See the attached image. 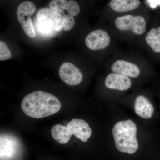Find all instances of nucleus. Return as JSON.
<instances>
[{
    "label": "nucleus",
    "mask_w": 160,
    "mask_h": 160,
    "mask_svg": "<svg viewBox=\"0 0 160 160\" xmlns=\"http://www.w3.org/2000/svg\"><path fill=\"white\" fill-rule=\"evenodd\" d=\"M61 102L53 95L42 91L33 92L23 98L21 107L30 117L41 118L57 113L61 109Z\"/></svg>",
    "instance_id": "f257e3e1"
},
{
    "label": "nucleus",
    "mask_w": 160,
    "mask_h": 160,
    "mask_svg": "<svg viewBox=\"0 0 160 160\" xmlns=\"http://www.w3.org/2000/svg\"><path fill=\"white\" fill-rule=\"evenodd\" d=\"M33 25L36 34L50 39L63 29V16L51 8H43L37 13Z\"/></svg>",
    "instance_id": "f03ea898"
},
{
    "label": "nucleus",
    "mask_w": 160,
    "mask_h": 160,
    "mask_svg": "<svg viewBox=\"0 0 160 160\" xmlns=\"http://www.w3.org/2000/svg\"><path fill=\"white\" fill-rule=\"evenodd\" d=\"M137 127L131 120L118 122L112 129L115 144L118 150L129 154L134 153L138 149L137 138Z\"/></svg>",
    "instance_id": "7ed1b4c3"
},
{
    "label": "nucleus",
    "mask_w": 160,
    "mask_h": 160,
    "mask_svg": "<svg viewBox=\"0 0 160 160\" xmlns=\"http://www.w3.org/2000/svg\"><path fill=\"white\" fill-rule=\"evenodd\" d=\"M52 138L58 142L65 144L70 140L72 135L85 142L91 137L92 129L88 123L80 119H73L67 126L57 124L51 129Z\"/></svg>",
    "instance_id": "20e7f679"
},
{
    "label": "nucleus",
    "mask_w": 160,
    "mask_h": 160,
    "mask_svg": "<svg viewBox=\"0 0 160 160\" xmlns=\"http://www.w3.org/2000/svg\"><path fill=\"white\" fill-rule=\"evenodd\" d=\"M36 10L34 3L26 1L20 4L17 9L16 15L18 21L21 24L23 31L29 37L34 38L36 36L34 25L31 18Z\"/></svg>",
    "instance_id": "39448f33"
},
{
    "label": "nucleus",
    "mask_w": 160,
    "mask_h": 160,
    "mask_svg": "<svg viewBox=\"0 0 160 160\" xmlns=\"http://www.w3.org/2000/svg\"><path fill=\"white\" fill-rule=\"evenodd\" d=\"M115 26L121 31H131L134 34L141 35L147 29L146 22L141 16L126 15L118 18L115 21Z\"/></svg>",
    "instance_id": "423d86ee"
},
{
    "label": "nucleus",
    "mask_w": 160,
    "mask_h": 160,
    "mask_svg": "<svg viewBox=\"0 0 160 160\" xmlns=\"http://www.w3.org/2000/svg\"><path fill=\"white\" fill-rule=\"evenodd\" d=\"M111 42L109 35L103 29H97L91 32L85 39L86 46L93 51L106 49Z\"/></svg>",
    "instance_id": "0eeeda50"
},
{
    "label": "nucleus",
    "mask_w": 160,
    "mask_h": 160,
    "mask_svg": "<svg viewBox=\"0 0 160 160\" xmlns=\"http://www.w3.org/2000/svg\"><path fill=\"white\" fill-rule=\"evenodd\" d=\"M60 78L67 85L75 86L79 85L83 80L82 72L74 64L69 62L63 63L59 70Z\"/></svg>",
    "instance_id": "6e6552de"
},
{
    "label": "nucleus",
    "mask_w": 160,
    "mask_h": 160,
    "mask_svg": "<svg viewBox=\"0 0 160 160\" xmlns=\"http://www.w3.org/2000/svg\"><path fill=\"white\" fill-rule=\"evenodd\" d=\"M49 7L62 13L63 18H73L80 12L79 6L73 0H51Z\"/></svg>",
    "instance_id": "1a4fd4ad"
},
{
    "label": "nucleus",
    "mask_w": 160,
    "mask_h": 160,
    "mask_svg": "<svg viewBox=\"0 0 160 160\" xmlns=\"http://www.w3.org/2000/svg\"><path fill=\"white\" fill-rule=\"evenodd\" d=\"M111 69L113 73L129 78H136L140 74V69L137 65L125 60L115 61L112 65Z\"/></svg>",
    "instance_id": "9d476101"
},
{
    "label": "nucleus",
    "mask_w": 160,
    "mask_h": 160,
    "mask_svg": "<svg viewBox=\"0 0 160 160\" xmlns=\"http://www.w3.org/2000/svg\"><path fill=\"white\" fill-rule=\"evenodd\" d=\"M105 85L109 89L126 91L131 87L132 82L131 79L128 77L112 73L106 77Z\"/></svg>",
    "instance_id": "9b49d317"
},
{
    "label": "nucleus",
    "mask_w": 160,
    "mask_h": 160,
    "mask_svg": "<svg viewBox=\"0 0 160 160\" xmlns=\"http://www.w3.org/2000/svg\"><path fill=\"white\" fill-rule=\"evenodd\" d=\"M134 109L137 115L146 119L151 118L154 112L152 104L147 98L142 95L139 96L136 99Z\"/></svg>",
    "instance_id": "f8f14e48"
},
{
    "label": "nucleus",
    "mask_w": 160,
    "mask_h": 160,
    "mask_svg": "<svg viewBox=\"0 0 160 160\" xmlns=\"http://www.w3.org/2000/svg\"><path fill=\"white\" fill-rule=\"evenodd\" d=\"M141 3L140 0H111L109 6L114 11L124 12L137 9Z\"/></svg>",
    "instance_id": "ddd939ff"
},
{
    "label": "nucleus",
    "mask_w": 160,
    "mask_h": 160,
    "mask_svg": "<svg viewBox=\"0 0 160 160\" xmlns=\"http://www.w3.org/2000/svg\"><path fill=\"white\" fill-rule=\"evenodd\" d=\"M146 42L154 52H160V27L150 29L146 36Z\"/></svg>",
    "instance_id": "4468645a"
},
{
    "label": "nucleus",
    "mask_w": 160,
    "mask_h": 160,
    "mask_svg": "<svg viewBox=\"0 0 160 160\" xmlns=\"http://www.w3.org/2000/svg\"><path fill=\"white\" fill-rule=\"evenodd\" d=\"M12 58L11 52L8 46L2 41L0 42V61H6Z\"/></svg>",
    "instance_id": "2eb2a0df"
},
{
    "label": "nucleus",
    "mask_w": 160,
    "mask_h": 160,
    "mask_svg": "<svg viewBox=\"0 0 160 160\" xmlns=\"http://www.w3.org/2000/svg\"><path fill=\"white\" fill-rule=\"evenodd\" d=\"M147 3L153 9L160 6V0H147Z\"/></svg>",
    "instance_id": "dca6fc26"
}]
</instances>
